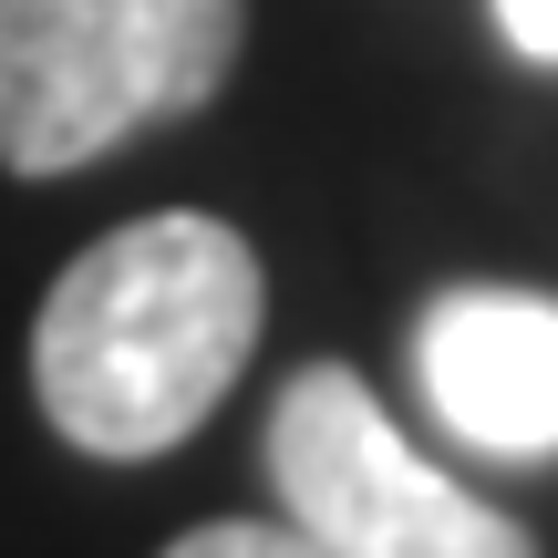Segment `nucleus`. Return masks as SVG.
Returning <instances> with one entry per match:
<instances>
[{
	"mask_svg": "<svg viewBox=\"0 0 558 558\" xmlns=\"http://www.w3.org/2000/svg\"><path fill=\"white\" fill-rule=\"evenodd\" d=\"M269 279L239 228L166 207L114 239H94L52 279L32 320V393L62 445L83 456H166L228 403V383L259 352Z\"/></svg>",
	"mask_w": 558,
	"mask_h": 558,
	"instance_id": "1",
	"label": "nucleus"
},
{
	"mask_svg": "<svg viewBox=\"0 0 558 558\" xmlns=\"http://www.w3.org/2000/svg\"><path fill=\"white\" fill-rule=\"evenodd\" d=\"M248 0H0V166L73 177L228 83Z\"/></svg>",
	"mask_w": 558,
	"mask_h": 558,
	"instance_id": "2",
	"label": "nucleus"
},
{
	"mask_svg": "<svg viewBox=\"0 0 558 558\" xmlns=\"http://www.w3.org/2000/svg\"><path fill=\"white\" fill-rule=\"evenodd\" d=\"M269 486L279 518L331 558H538L518 518L424 465L373 403V383L341 362L290 373V393L269 403Z\"/></svg>",
	"mask_w": 558,
	"mask_h": 558,
	"instance_id": "3",
	"label": "nucleus"
},
{
	"mask_svg": "<svg viewBox=\"0 0 558 558\" xmlns=\"http://www.w3.org/2000/svg\"><path fill=\"white\" fill-rule=\"evenodd\" d=\"M414 373L476 456H558V300L548 290H445L414 331Z\"/></svg>",
	"mask_w": 558,
	"mask_h": 558,
	"instance_id": "4",
	"label": "nucleus"
},
{
	"mask_svg": "<svg viewBox=\"0 0 558 558\" xmlns=\"http://www.w3.org/2000/svg\"><path fill=\"white\" fill-rule=\"evenodd\" d=\"M166 558H331V548L300 538L290 518H218V527H186Z\"/></svg>",
	"mask_w": 558,
	"mask_h": 558,
	"instance_id": "5",
	"label": "nucleus"
},
{
	"mask_svg": "<svg viewBox=\"0 0 558 558\" xmlns=\"http://www.w3.org/2000/svg\"><path fill=\"white\" fill-rule=\"evenodd\" d=\"M497 32L518 41L527 62H558V0H497Z\"/></svg>",
	"mask_w": 558,
	"mask_h": 558,
	"instance_id": "6",
	"label": "nucleus"
}]
</instances>
